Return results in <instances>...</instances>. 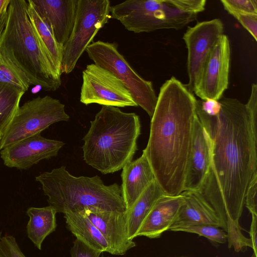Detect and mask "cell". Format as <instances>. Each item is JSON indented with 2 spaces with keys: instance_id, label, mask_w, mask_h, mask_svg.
Here are the masks:
<instances>
[{
  "instance_id": "1",
  "label": "cell",
  "mask_w": 257,
  "mask_h": 257,
  "mask_svg": "<svg viewBox=\"0 0 257 257\" xmlns=\"http://www.w3.org/2000/svg\"><path fill=\"white\" fill-rule=\"evenodd\" d=\"M214 116L206 114L197 100V115L210 142L208 172L198 192L218 216L227 234L228 247L236 252L250 247L239 220L249 184L257 176V85H251L246 104L222 97Z\"/></svg>"
},
{
  "instance_id": "2",
  "label": "cell",
  "mask_w": 257,
  "mask_h": 257,
  "mask_svg": "<svg viewBox=\"0 0 257 257\" xmlns=\"http://www.w3.org/2000/svg\"><path fill=\"white\" fill-rule=\"evenodd\" d=\"M197 116V99L174 77L160 87L143 153L165 194L177 196L184 185Z\"/></svg>"
},
{
  "instance_id": "3",
  "label": "cell",
  "mask_w": 257,
  "mask_h": 257,
  "mask_svg": "<svg viewBox=\"0 0 257 257\" xmlns=\"http://www.w3.org/2000/svg\"><path fill=\"white\" fill-rule=\"evenodd\" d=\"M140 134L137 114L102 106L82 139L83 160L104 175L119 171L132 161Z\"/></svg>"
},
{
  "instance_id": "4",
  "label": "cell",
  "mask_w": 257,
  "mask_h": 257,
  "mask_svg": "<svg viewBox=\"0 0 257 257\" xmlns=\"http://www.w3.org/2000/svg\"><path fill=\"white\" fill-rule=\"evenodd\" d=\"M35 180L41 184L49 205L57 213L80 211L88 208L126 211L120 186L116 183L105 185L97 175L76 177L62 166L39 174Z\"/></svg>"
},
{
  "instance_id": "5",
  "label": "cell",
  "mask_w": 257,
  "mask_h": 257,
  "mask_svg": "<svg viewBox=\"0 0 257 257\" xmlns=\"http://www.w3.org/2000/svg\"><path fill=\"white\" fill-rule=\"evenodd\" d=\"M27 1L11 0L3 45L29 77L31 84L45 91H55L61 75L37 36L30 21Z\"/></svg>"
},
{
  "instance_id": "6",
  "label": "cell",
  "mask_w": 257,
  "mask_h": 257,
  "mask_svg": "<svg viewBox=\"0 0 257 257\" xmlns=\"http://www.w3.org/2000/svg\"><path fill=\"white\" fill-rule=\"evenodd\" d=\"M206 0H127L111 6V18L135 33L180 30L205 10Z\"/></svg>"
},
{
  "instance_id": "7",
  "label": "cell",
  "mask_w": 257,
  "mask_h": 257,
  "mask_svg": "<svg viewBox=\"0 0 257 257\" xmlns=\"http://www.w3.org/2000/svg\"><path fill=\"white\" fill-rule=\"evenodd\" d=\"M85 51L94 64L109 71L123 83L138 106L151 118L158 99L152 82L143 78L132 67L119 53L117 44L98 40L91 43Z\"/></svg>"
},
{
  "instance_id": "8",
  "label": "cell",
  "mask_w": 257,
  "mask_h": 257,
  "mask_svg": "<svg viewBox=\"0 0 257 257\" xmlns=\"http://www.w3.org/2000/svg\"><path fill=\"white\" fill-rule=\"evenodd\" d=\"M65 105L50 96H38L20 106L1 135L0 150L25 138L41 133L51 124L68 121Z\"/></svg>"
},
{
  "instance_id": "9",
  "label": "cell",
  "mask_w": 257,
  "mask_h": 257,
  "mask_svg": "<svg viewBox=\"0 0 257 257\" xmlns=\"http://www.w3.org/2000/svg\"><path fill=\"white\" fill-rule=\"evenodd\" d=\"M108 0H78L73 27L63 47L61 73L68 74L94 38L111 18Z\"/></svg>"
},
{
  "instance_id": "10",
  "label": "cell",
  "mask_w": 257,
  "mask_h": 257,
  "mask_svg": "<svg viewBox=\"0 0 257 257\" xmlns=\"http://www.w3.org/2000/svg\"><path fill=\"white\" fill-rule=\"evenodd\" d=\"M80 101L117 107L138 106L123 83L111 72L94 63L82 71Z\"/></svg>"
},
{
  "instance_id": "11",
  "label": "cell",
  "mask_w": 257,
  "mask_h": 257,
  "mask_svg": "<svg viewBox=\"0 0 257 257\" xmlns=\"http://www.w3.org/2000/svg\"><path fill=\"white\" fill-rule=\"evenodd\" d=\"M224 26L219 19L197 23L189 27L183 39L187 51L188 83L185 85L193 93L202 69L218 40L223 34Z\"/></svg>"
},
{
  "instance_id": "12",
  "label": "cell",
  "mask_w": 257,
  "mask_h": 257,
  "mask_svg": "<svg viewBox=\"0 0 257 257\" xmlns=\"http://www.w3.org/2000/svg\"><path fill=\"white\" fill-rule=\"evenodd\" d=\"M230 47L223 34L214 46L203 69L194 93L202 100H219L228 88L230 66Z\"/></svg>"
},
{
  "instance_id": "13",
  "label": "cell",
  "mask_w": 257,
  "mask_h": 257,
  "mask_svg": "<svg viewBox=\"0 0 257 257\" xmlns=\"http://www.w3.org/2000/svg\"><path fill=\"white\" fill-rule=\"evenodd\" d=\"M64 144L38 134L3 149L0 155L7 167L26 170L43 160L57 156Z\"/></svg>"
},
{
  "instance_id": "14",
  "label": "cell",
  "mask_w": 257,
  "mask_h": 257,
  "mask_svg": "<svg viewBox=\"0 0 257 257\" xmlns=\"http://www.w3.org/2000/svg\"><path fill=\"white\" fill-rule=\"evenodd\" d=\"M82 211L99 230L109 247V253L125 254L136 246V243L128 238L126 211L115 212L93 208H85Z\"/></svg>"
},
{
  "instance_id": "15",
  "label": "cell",
  "mask_w": 257,
  "mask_h": 257,
  "mask_svg": "<svg viewBox=\"0 0 257 257\" xmlns=\"http://www.w3.org/2000/svg\"><path fill=\"white\" fill-rule=\"evenodd\" d=\"M61 46L72 32L78 0H32Z\"/></svg>"
},
{
  "instance_id": "16",
  "label": "cell",
  "mask_w": 257,
  "mask_h": 257,
  "mask_svg": "<svg viewBox=\"0 0 257 257\" xmlns=\"http://www.w3.org/2000/svg\"><path fill=\"white\" fill-rule=\"evenodd\" d=\"M210 160V140L197 115L184 191H199L207 176Z\"/></svg>"
},
{
  "instance_id": "17",
  "label": "cell",
  "mask_w": 257,
  "mask_h": 257,
  "mask_svg": "<svg viewBox=\"0 0 257 257\" xmlns=\"http://www.w3.org/2000/svg\"><path fill=\"white\" fill-rule=\"evenodd\" d=\"M183 201L182 194L177 196L162 195L145 217L135 238L141 236L149 238L160 237L173 223Z\"/></svg>"
},
{
  "instance_id": "18",
  "label": "cell",
  "mask_w": 257,
  "mask_h": 257,
  "mask_svg": "<svg viewBox=\"0 0 257 257\" xmlns=\"http://www.w3.org/2000/svg\"><path fill=\"white\" fill-rule=\"evenodd\" d=\"M122 170L121 194L127 211L155 178L143 153L139 158L125 165Z\"/></svg>"
},
{
  "instance_id": "19",
  "label": "cell",
  "mask_w": 257,
  "mask_h": 257,
  "mask_svg": "<svg viewBox=\"0 0 257 257\" xmlns=\"http://www.w3.org/2000/svg\"><path fill=\"white\" fill-rule=\"evenodd\" d=\"M181 194L184 201L169 230L174 231L179 227L197 225L221 228L216 213L198 192L185 191Z\"/></svg>"
},
{
  "instance_id": "20",
  "label": "cell",
  "mask_w": 257,
  "mask_h": 257,
  "mask_svg": "<svg viewBox=\"0 0 257 257\" xmlns=\"http://www.w3.org/2000/svg\"><path fill=\"white\" fill-rule=\"evenodd\" d=\"M63 214L67 228L76 238L95 249L109 253V247L104 238L82 211H66Z\"/></svg>"
},
{
  "instance_id": "21",
  "label": "cell",
  "mask_w": 257,
  "mask_h": 257,
  "mask_svg": "<svg viewBox=\"0 0 257 257\" xmlns=\"http://www.w3.org/2000/svg\"><path fill=\"white\" fill-rule=\"evenodd\" d=\"M29 217L26 229L28 238L39 250L45 239L57 227L55 209L51 206L31 207L26 211Z\"/></svg>"
},
{
  "instance_id": "22",
  "label": "cell",
  "mask_w": 257,
  "mask_h": 257,
  "mask_svg": "<svg viewBox=\"0 0 257 257\" xmlns=\"http://www.w3.org/2000/svg\"><path fill=\"white\" fill-rule=\"evenodd\" d=\"M29 17L33 29L50 56L57 73L61 75L63 47L56 40L50 27L32 0L27 1Z\"/></svg>"
},
{
  "instance_id": "23",
  "label": "cell",
  "mask_w": 257,
  "mask_h": 257,
  "mask_svg": "<svg viewBox=\"0 0 257 257\" xmlns=\"http://www.w3.org/2000/svg\"><path fill=\"white\" fill-rule=\"evenodd\" d=\"M155 180L145 190L133 206L126 211V223L128 238L133 240L137 230L157 200L164 194Z\"/></svg>"
},
{
  "instance_id": "24",
  "label": "cell",
  "mask_w": 257,
  "mask_h": 257,
  "mask_svg": "<svg viewBox=\"0 0 257 257\" xmlns=\"http://www.w3.org/2000/svg\"><path fill=\"white\" fill-rule=\"evenodd\" d=\"M0 82L14 86L25 92L32 85L27 75L3 43L0 46Z\"/></svg>"
},
{
  "instance_id": "25",
  "label": "cell",
  "mask_w": 257,
  "mask_h": 257,
  "mask_svg": "<svg viewBox=\"0 0 257 257\" xmlns=\"http://www.w3.org/2000/svg\"><path fill=\"white\" fill-rule=\"evenodd\" d=\"M25 92L14 86L0 82V134L14 117Z\"/></svg>"
},
{
  "instance_id": "26",
  "label": "cell",
  "mask_w": 257,
  "mask_h": 257,
  "mask_svg": "<svg viewBox=\"0 0 257 257\" xmlns=\"http://www.w3.org/2000/svg\"><path fill=\"white\" fill-rule=\"evenodd\" d=\"M174 231L195 233L207 238L213 243L223 244L227 241V233L222 228L210 225H197L181 227Z\"/></svg>"
},
{
  "instance_id": "27",
  "label": "cell",
  "mask_w": 257,
  "mask_h": 257,
  "mask_svg": "<svg viewBox=\"0 0 257 257\" xmlns=\"http://www.w3.org/2000/svg\"><path fill=\"white\" fill-rule=\"evenodd\" d=\"M220 2L224 9L230 15H257V0H221Z\"/></svg>"
},
{
  "instance_id": "28",
  "label": "cell",
  "mask_w": 257,
  "mask_h": 257,
  "mask_svg": "<svg viewBox=\"0 0 257 257\" xmlns=\"http://www.w3.org/2000/svg\"><path fill=\"white\" fill-rule=\"evenodd\" d=\"M0 257H26L14 236L6 234L0 237Z\"/></svg>"
},
{
  "instance_id": "29",
  "label": "cell",
  "mask_w": 257,
  "mask_h": 257,
  "mask_svg": "<svg viewBox=\"0 0 257 257\" xmlns=\"http://www.w3.org/2000/svg\"><path fill=\"white\" fill-rule=\"evenodd\" d=\"M70 252V257H99L102 253L76 238L73 241Z\"/></svg>"
},
{
  "instance_id": "30",
  "label": "cell",
  "mask_w": 257,
  "mask_h": 257,
  "mask_svg": "<svg viewBox=\"0 0 257 257\" xmlns=\"http://www.w3.org/2000/svg\"><path fill=\"white\" fill-rule=\"evenodd\" d=\"M233 16L240 24L257 41V15L251 14H233Z\"/></svg>"
},
{
  "instance_id": "31",
  "label": "cell",
  "mask_w": 257,
  "mask_h": 257,
  "mask_svg": "<svg viewBox=\"0 0 257 257\" xmlns=\"http://www.w3.org/2000/svg\"><path fill=\"white\" fill-rule=\"evenodd\" d=\"M257 176L251 181L247 189L244 200V206L251 215L257 216Z\"/></svg>"
},
{
  "instance_id": "32",
  "label": "cell",
  "mask_w": 257,
  "mask_h": 257,
  "mask_svg": "<svg viewBox=\"0 0 257 257\" xmlns=\"http://www.w3.org/2000/svg\"><path fill=\"white\" fill-rule=\"evenodd\" d=\"M197 103L201 109L208 115H216L220 111V104L218 100H197Z\"/></svg>"
},
{
  "instance_id": "33",
  "label": "cell",
  "mask_w": 257,
  "mask_h": 257,
  "mask_svg": "<svg viewBox=\"0 0 257 257\" xmlns=\"http://www.w3.org/2000/svg\"><path fill=\"white\" fill-rule=\"evenodd\" d=\"M256 224L257 216L252 215L251 222L249 232L250 239L252 243V249H253V253L250 257H256Z\"/></svg>"
},
{
  "instance_id": "34",
  "label": "cell",
  "mask_w": 257,
  "mask_h": 257,
  "mask_svg": "<svg viewBox=\"0 0 257 257\" xmlns=\"http://www.w3.org/2000/svg\"><path fill=\"white\" fill-rule=\"evenodd\" d=\"M7 22L8 10L0 18V46L2 45L4 41L7 29Z\"/></svg>"
},
{
  "instance_id": "35",
  "label": "cell",
  "mask_w": 257,
  "mask_h": 257,
  "mask_svg": "<svg viewBox=\"0 0 257 257\" xmlns=\"http://www.w3.org/2000/svg\"><path fill=\"white\" fill-rule=\"evenodd\" d=\"M11 0H0V18L7 12Z\"/></svg>"
},
{
  "instance_id": "36",
  "label": "cell",
  "mask_w": 257,
  "mask_h": 257,
  "mask_svg": "<svg viewBox=\"0 0 257 257\" xmlns=\"http://www.w3.org/2000/svg\"><path fill=\"white\" fill-rule=\"evenodd\" d=\"M1 134H0V139H1Z\"/></svg>"
},
{
  "instance_id": "37",
  "label": "cell",
  "mask_w": 257,
  "mask_h": 257,
  "mask_svg": "<svg viewBox=\"0 0 257 257\" xmlns=\"http://www.w3.org/2000/svg\"><path fill=\"white\" fill-rule=\"evenodd\" d=\"M101 257H104V256H101ZM107 257H109V256H107Z\"/></svg>"
}]
</instances>
